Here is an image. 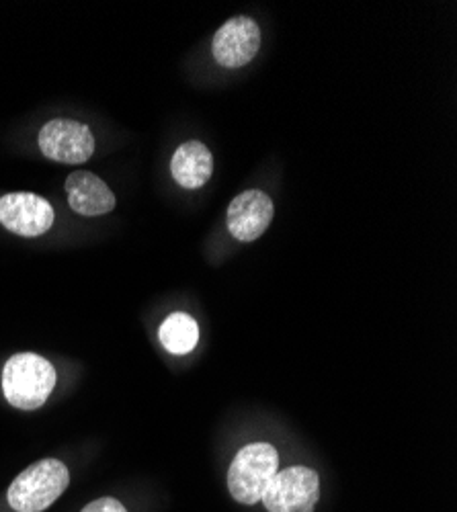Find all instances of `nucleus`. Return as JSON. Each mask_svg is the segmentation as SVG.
I'll return each mask as SVG.
<instances>
[{
  "mask_svg": "<svg viewBox=\"0 0 457 512\" xmlns=\"http://www.w3.org/2000/svg\"><path fill=\"white\" fill-rule=\"evenodd\" d=\"M56 388V369L35 353L13 355L3 369V392L11 406L37 410L48 402Z\"/></svg>",
  "mask_w": 457,
  "mask_h": 512,
  "instance_id": "f257e3e1",
  "label": "nucleus"
},
{
  "mask_svg": "<svg viewBox=\"0 0 457 512\" xmlns=\"http://www.w3.org/2000/svg\"><path fill=\"white\" fill-rule=\"evenodd\" d=\"M70 472L58 459H41L29 465L9 488L15 512H41L50 508L68 488Z\"/></svg>",
  "mask_w": 457,
  "mask_h": 512,
  "instance_id": "f03ea898",
  "label": "nucleus"
},
{
  "mask_svg": "<svg viewBox=\"0 0 457 512\" xmlns=\"http://www.w3.org/2000/svg\"><path fill=\"white\" fill-rule=\"evenodd\" d=\"M279 472V453L269 443L246 445L228 469V490L240 504L263 500L269 484Z\"/></svg>",
  "mask_w": 457,
  "mask_h": 512,
  "instance_id": "7ed1b4c3",
  "label": "nucleus"
},
{
  "mask_svg": "<svg viewBox=\"0 0 457 512\" xmlns=\"http://www.w3.org/2000/svg\"><path fill=\"white\" fill-rule=\"evenodd\" d=\"M320 498V478L310 467L296 465L277 472L263 502L269 512H314Z\"/></svg>",
  "mask_w": 457,
  "mask_h": 512,
  "instance_id": "20e7f679",
  "label": "nucleus"
},
{
  "mask_svg": "<svg viewBox=\"0 0 457 512\" xmlns=\"http://www.w3.org/2000/svg\"><path fill=\"white\" fill-rule=\"evenodd\" d=\"M41 154L64 164H85L95 152L91 127L74 119H52L39 130Z\"/></svg>",
  "mask_w": 457,
  "mask_h": 512,
  "instance_id": "39448f33",
  "label": "nucleus"
},
{
  "mask_svg": "<svg viewBox=\"0 0 457 512\" xmlns=\"http://www.w3.org/2000/svg\"><path fill=\"white\" fill-rule=\"evenodd\" d=\"M54 220L52 203L35 193H9L0 197V224L17 236L35 238L46 234L54 226Z\"/></svg>",
  "mask_w": 457,
  "mask_h": 512,
  "instance_id": "423d86ee",
  "label": "nucleus"
},
{
  "mask_svg": "<svg viewBox=\"0 0 457 512\" xmlns=\"http://www.w3.org/2000/svg\"><path fill=\"white\" fill-rule=\"evenodd\" d=\"M273 213V201L265 191L248 189L236 195L228 205L226 224L236 240L255 242L271 226Z\"/></svg>",
  "mask_w": 457,
  "mask_h": 512,
  "instance_id": "0eeeda50",
  "label": "nucleus"
},
{
  "mask_svg": "<svg viewBox=\"0 0 457 512\" xmlns=\"http://www.w3.org/2000/svg\"><path fill=\"white\" fill-rule=\"evenodd\" d=\"M261 48V29L248 17L226 21L214 35V58L224 68H242Z\"/></svg>",
  "mask_w": 457,
  "mask_h": 512,
  "instance_id": "6e6552de",
  "label": "nucleus"
},
{
  "mask_svg": "<svg viewBox=\"0 0 457 512\" xmlns=\"http://www.w3.org/2000/svg\"><path fill=\"white\" fill-rule=\"evenodd\" d=\"M66 193L70 207L80 216L95 218L115 209V195L111 189L89 170H74L66 179Z\"/></svg>",
  "mask_w": 457,
  "mask_h": 512,
  "instance_id": "1a4fd4ad",
  "label": "nucleus"
},
{
  "mask_svg": "<svg viewBox=\"0 0 457 512\" xmlns=\"http://www.w3.org/2000/svg\"><path fill=\"white\" fill-rule=\"evenodd\" d=\"M173 179L185 189H199L212 179L214 156L203 142L191 140L177 148L171 160Z\"/></svg>",
  "mask_w": 457,
  "mask_h": 512,
  "instance_id": "9d476101",
  "label": "nucleus"
},
{
  "mask_svg": "<svg viewBox=\"0 0 457 512\" xmlns=\"http://www.w3.org/2000/svg\"><path fill=\"white\" fill-rule=\"evenodd\" d=\"M158 338L169 353L187 355L199 343V326L191 316L177 312L160 324Z\"/></svg>",
  "mask_w": 457,
  "mask_h": 512,
  "instance_id": "9b49d317",
  "label": "nucleus"
},
{
  "mask_svg": "<svg viewBox=\"0 0 457 512\" xmlns=\"http://www.w3.org/2000/svg\"><path fill=\"white\" fill-rule=\"evenodd\" d=\"M82 512H128V510L115 498H99V500L91 502L89 506H85V510Z\"/></svg>",
  "mask_w": 457,
  "mask_h": 512,
  "instance_id": "f8f14e48",
  "label": "nucleus"
}]
</instances>
